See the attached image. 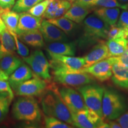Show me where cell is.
Returning <instances> with one entry per match:
<instances>
[{"mask_svg": "<svg viewBox=\"0 0 128 128\" xmlns=\"http://www.w3.org/2000/svg\"><path fill=\"white\" fill-rule=\"evenodd\" d=\"M42 108L46 116H52L73 126L72 114L58 90L45 91L41 100Z\"/></svg>", "mask_w": 128, "mask_h": 128, "instance_id": "1", "label": "cell"}, {"mask_svg": "<svg viewBox=\"0 0 128 128\" xmlns=\"http://www.w3.org/2000/svg\"><path fill=\"white\" fill-rule=\"evenodd\" d=\"M20 97L12 106V117L17 120L31 124L40 122L42 113L36 99L31 96Z\"/></svg>", "mask_w": 128, "mask_h": 128, "instance_id": "2", "label": "cell"}, {"mask_svg": "<svg viewBox=\"0 0 128 128\" xmlns=\"http://www.w3.org/2000/svg\"><path fill=\"white\" fill-rule=\"evenodd\" d=\"M110 27L96 14L87 16L83 21L84 33L78 40L80 45L86 46L98 40L107 39Z\"/></svg>", "mask_w": 128, "mask_h": 128, "instance_id": "3", "label": "cell"}, {"mask_svg": "<svg viewBox=\"0 0 128 128\" xmlns=\"http://www.w3.org/2000/svg\"><path fill=\"white\" fill-rule=\"evenodd\" d=\"M126 109L127 104L124 96L114 90L104 89L102 102L103 119L114 120L125 112Z\"/></svg>", "mask_w": 128, "mask_h": 128, "instance_id": "4", "label": "cell"}, {"mask_svg": "<svg viewBox=\"0 0 128 128\" xmlns=\"http://www.w3.org/2000/svg\"><path fill=\"white\" fill-rule=\"evenodd\" d=\"M53 70L54 80L63 86L80 87L95 82L93 76L84 72L72 71L62 68Z\"/></svg>", "mask_w": 128, "mask_h": 128, "instance_id": "5", "label": "cell"}, {"mask_svg": "<svg viewBox=\"0 0 128 128\" xmlns=\"http://www.w3.org/2000/svg\"><path fill=\"white\" fill-rule=\"evenodd\" d=\"M104 89L99 85L94 83L85 85L77 88L87 108L96 112L102 119H103L102 102Z\"/></svg>", "mask_w": 128, "mask_h": 128, "instance_id": "6", "label": "cell"}, {"mask_svg": "<svg viewBox=\"0 0 128 128\" xmlns=\"http://www.w3.org/2000/svg\"><path fill=\"white\" fill-rule=\"evenodd\" d=\"M23 60L37 76L46 81L52 80L50 74V64L42 51L38 49L35 50L28 56L23 58Z\"/></svg>", "mask_w": 128, "mask_h": 128, "instance_id": "7", "label": "cell"}, {"mask_svg": "<svg viewBox=\"0 0 128 128\" xmlns=\"http://www.w3.org/2000/svg\"><path fill=\"white\" fill-rule=\"evenodd\" d=\"M73 126L79 128H108V122H104L93 110L87 108L76 113H71Z\"/></svg>", "mask_w": 128, "mask_h": 128, "instance_id": "8", "label": "cell"}, {"mask_svg": "<svg viewBox=\"0 0 128 128\" xmlns=\"http://www.w3.org/2000/svg\"><path fill=\"white\" fill-rule=\"evenodd\" d=\"M58 92L71 113L88 108L80 92L71 87L64 86Z\"/></svg>", "mask_w": 128, "mask_h": 128, "instance_id": "9", "label": "cell"}, {"mask_svg": "<svg viewBox=\"0 0 128 128\" xmlns=\"http://www.w3.org/2000/svg\"><path fill=\"white\" fill-rule=\"evenodd\" d=\"M50 57L49 62L51 68H62L72 71H81L84 68L85 60L84 57H76L49 54Z\"/></svg>", "mask_w": 128, "mask_h": 128, "instance_id": "10", "label": "cell"}, {"mask_svg": "<svg viewBox=\"0 0 128 128\" xmlns=\"http://www.w3.org/2000/svg\"><path fill=\"white\" fill-rule=\"evenodd\" d=\"M47 88L46 80L38 76L30 78L21 83L13 88L14 92L18 96H38L45 92Z\"/></svg>", "mask_w": 128, "mask_h": 128, "instance_id": "11", "label": "cell"}, {"mask_svg": "<svg viewBox=\"0 0 128 128\" xmlns=\"http://www.w3.org/2000/svg\"><path fill=\"white\" fill-rule=\"evenodd\" d=\"M113 63L114 57L110 56L94 64L92 66L81 69V71L89 74L94 78L103 82L112 77Z\"/></svg>", "mask_w": 128, "mask_h": 128, "instance_id": "12", "label": "cell"}, {"mask_svg": "<svg viewBox=\"0 0 128 128\" xmlns=\"http://www.w3.org/2000/svg\"><path fill=\"white\" fill-rule=\"evenodd\" d=\"M40 31L44 36L46 43L56 42H68L69 39L66 34L48 20H42Z\"/></svg>", "mask_w": 128, "mask_h": 128, "instance_id": "13", "label": "cell"}, {"mask_svg": "<svg viewBox=\"0 0 128 128\" xmlns=\"http://www.w3.org/2000/svg\"><path fill=\"white\" fill-rule=\"evenodd\" d=\"M43 19L41 17H36L28 12L19 13L18 23L17 28V35L34 30L39 29Z\"/></svg>", "mask_w": 128, "mask_h": 128, "instance_id": "14", "label": "cell"}, {"mask_svg": "<svg viewBox=\"0 0 128 128\" xmlns=\"http://www.w3.org/2000/svg\"><path fill=\"white\" fill-rule=\"evenodd\" d=\"M110 57L108 46L103 41H100L92 48L84 59L85 65L84 68H87L97 62Z\"/></svg>", "mask_w": 128, "mask_h": 128, "instance_id": "15", "label": "cell"}, {"mask_svg": "<svg viewBox=\"0 0 128 128\" xmlns=\"http://www.w3.org/2000/svg\"><path fill=\"white\" fill-rule=\"evenodd\" d=\"M71 6V2L66 0H52L43 17L49 20L62 17Z\"/></svg>", "mask_w": 128, "mask_h": 128, "instance_id": "16", "label": "cell"}, {"mask_svg": "<svg viewBox=\"0 0 128 128\" xmlns=\"http://www.w3.org/2000/svg\"><path fill=\"white\" fill-rule=\"evenodd\" d=\"M46 47L48 54L55 55L74 56L76 52V44L74 42H56L46 43Z\"/></svg>", "mask_w": 128, "mask_h": 128, "instance_id": "17", "label": "cell"}, {"mask_svg": "<svg viewBox=\"0 0 128 128\" xmlns=\"http://www.w3.org/2000/svg\"><path fill=\"white\" fill-rule=\"evenodd\" d=\"M113 57L114 63L112 66V81L118 87L128 90V68L117 62L115 57Z\"/></svg>", "mask_w": 128, "mask_h": 128, "instance_id": "18", "label": "cell"}, {"mask_svg": "<svg viewBox=\"0 0 128 128\" xmlns=\"http://www.w3.org/2000/svg\"><path fill=\"white\" fill-rule=\"evenodd\" d=\"M34 76V73L28 65L23 63L13 73L9 76L8 80L12 89L21 83L28 81Z\"/></svg>", "mask_w": 128, "mask_h": 128, "instance_id": "19", "label": "cell"}, {"mask_svg": "<svg viewBox=\"0 0 128 128\" xmlns=\"http://www.w3.org/2000/svg\"><path fill=\"white\" fill-rule=\"evenodd\" d=\"M120 12V8L100 7L94 10V14L110 26H115L118 23Z\"/></svg>", "mask_w": 128, "mask_h": 128, "instance_id": "20", "label": "cell"}, {"mask_svg": "<svg viewBox=\"0 0 128 128\" xmlns=\"http://www.w3.org/2000/svg\"><path fill=\"white\" fill-rule=\"evenodd\" d=\"M22 60L12 54H5L0 60V68L10 76L22 65Z\"/></svg>", "mask_w": 128, "mask_h": 128, "instance_id": "21", "label": "cell"}, {"mask_svg": "<svg viewBox=\"0 0 128 128\" xmlns=\"http://www.w3.org/2000/svg\"><path fill=\"white\" fill-rule=\"evenodd\" d=\"M90 12V8L79 5L72 4L71 7L64 14V17L70 19L74 23L79 24L83 22Z\"/></svg>", "mask_w": 128, "mask_h": 128, "instance_id": "22", "label": "cell"}, {"mask_svg": "<svg viewBox=\"0 0 128 128\" xmlns=\"http://www.w3.org/2000/svg\"><path fill=\"white\" fill-rule=\"evenodd\" d=\"M0 14L7 29L10 32L16 33L18 23L19 13L11 9L0 8Z\"/></svg>", "mask_w": 128, "mask_h": 128, "instance_id": "23", "label": "cell"}, {"mask_svg": "<svg viewBox=\"0 0 128 128\" xmlns=\"http://www.w3.org/2000/svg\"><path fill=\"white\" fill-rule=\"evenodd\" d=\"M106 44L109 51L110 56H119L125 50L128 46L127 39L124 38L108 40Z\"/></svg>", "mask_w": 128, "mask_h": 128, "instance_id": "24", "label": "cell"}, {"mask_svg": "<svg viewBox=\"0 0 128 128\" xmlns=\"http://www.w3.org/2000/svg\"><path fill=\"white\" fill-rule=\"evenodd\" d=\"M0 42L2 50L5 54H14L17 50L14 37L7 28L0 34Z\"/></svg>", "mask_w": 128, "mask_h": 128, "instance_id": "25", "label": "cell"}, {"mask_svg": "<svg viewBox=\"0 0 128 128\" xmlns=\"http://www.w3.org/2000/svg\"><path fill=\"white\" fill-rule=\"evenodd\" d=\"M48 21L61 29L67 36H71L76 28V23L64 16L59 18L49 19Z\"/></svg>", "mask_w": 128, "mask_h": 128, "instance_id": "26", "label": "cell"}, {"mask_svg": "<svg viewBox=\"0 0 128 128\" xmlns=\"http://www.w3.org/2000/svg\"><path fill=\"white\" fill-rule=\"evenodd\" d=\"M42 1L44 0H17L12 10L18 13L28 12L32 7Z\"/></svg>", "mask_w": 128, "mask_h": 128, "instance_id": "27", "label": "cell"}, {"mask_svg": "<svg viewBox=\"0 0 128 128\" xmlns=\"http://www.w3.org/2000/svg\"><path fill=\"white\" fill-rule=\"evenodd\" d=\"M12 100L8 95L0 92V124L7 117Z\"/></svg>", "mask_w": 128, "mask_h": 128, "instance_id": "28", "label": "cell"}, {"mask_svg": "<svg viewBox=\"0 0 128 128\" xmlns=\"http://www.w3.org/2000/svg\"><path fill=\"white\" fill-rule=\"evenodd\" d=\"M44 126L47 128H73L71 124L64 122L59 119L52 116H46L44 119Z\"/></svg>", "mask_w": 128, "mask_h": 128, "instance_id": "29", "label": "cell"}, {"mask_svg": "<svg viewBox=\"0 0 128 128\" xmlns=\"http://www.w3.org/2000/svg\"><path fill=\"white\" fill-rule=\"evenodd\" d=\"M128 36V30L124 28H120L118 26H110L108 32V39L110 40L119 38H124L127 39Z\"/></svg>", "mask_w": 128, "mask_h": 128, "instance_id": "30", "label": "cell"}, {"mask_svg": "<svg viewBox=\"0 0 128 128\" xmlns=\"http://www.w3.org/2000/svg\"><path fill=\"white\" fill-rule=\"evenodd\" d=\"M52 0H44L30 9L28 12L36 17H41L44 16L46 9Z\"/></svg>", "mask_w": 128, "mask_h": 128, "instance_id": "31", "label": "cell"}, {"mask_svg": "<svg viewBox=\"0 0 128 128\" xmlns=\"http://www.w3.org/2000/svg\"><path fill=\"white\" fill-rule=\"evenodd\" d=\"M10 32L13 36L14 40H15L16 49H17L16 51L17 52V54L23 58L28 56L29 55V49H28V48L27 47L26 45H25V44L23 42H22L18 39L17 33L12 32Z\"/></svg>", "mask_w": 128, "mask_h": 128, "instance_id": "32", "label": "cell"}, {"mask_svg": "<svg viewBox=\"0 0 128 128\" xmlns=\"http://www.w3.org/2000/svg\"><path fill=\"white\" fill-rule=\"evenodd\" d=\"M94 7L105 8H120L124 10L128 9V6H123L119 4L116 0H97Z\"/></svg>", "mask_w": 128, "mask_h": 128, "instance_id": "33", "label": "cell"}, {"mask_svg": "<svg viewBox=\"0 0 128 128\" xmlns=\"http://www.w3.org/2000/svg\"><path fill=\"white\" fill-rule=\"evenodd\" d=\"M17 36H18V39L24 44L32 46V47L36 48V44H35L34 38H33V35L32 31L22 33V34L17 35Z\"/></svg>", "mask_w": 128, "mask_h": 128, "instance_id": "34", "label": "cell"}, {"mask_svg": "<svg viewBox=\"0 0 128 128\" xmlns=\"http://www.w3.org/2000/svg\"><path fill=\"white\" fill-rule=\"evenodd\" d=\"M0 92L8 95L12 100L14 98V92L8 80H0Z\"/></svg>", "mask_w": 128, "mask_h": 128, "instance_id": "35", "label": "cell"}, {"mask_svg": "<svg viewBox=\"0 0 128 128\" xmlns=\"http://www.w3.org/2000/svg\"><path fill=\"white\" fill-rule=\"evenodd\" d=\"M32 33H33V38L36 44V48H42L45 45L44 44V40L42 34L41 32L39 29H36L33 30Z\"/></svg>", "mask_w": 128, "mask_h": 128, "instance_id": "36", "label": "cell"}, {"mask_svg": "<svg viewBox=\"0 0 128 128\" xmlns=\"http://www.w3.org/2000/svg\"><path fill=\"white\" fill-rule=\"evenodd\" d=\"M117 26L128 30V12L126 10H123L119 16Z\"/></svg>", "mask_w": 128, "mask_h": 128, "instance_id": "37", "label": "cell"}, {"mask_svg": "<svg viewBox=\"0 0 128 128\" xmlns=\"http://www.w3.org/2000/svg\"><path fill=\"white\" fill-rule=\"evenodd\" d=\"M117 62L128 68V47L127 46L125 50L119 56H114Z\"/></svg>", "mask_w": 128, "mask_h": 128, "instance_id": "38", "label": "cell"}, {"mask_svg": "<svg viewBox=\"0 0 128 128\" xmlns=\"http://www.w3.org/2000/svg\"><path fill=\"white\" fill-rule=\"evenodd\" d=\"M96 1L97 0H73L71 4L79 5L91 9L92 7H94V4Z\"/></svg>", "mask_w": 128, "mask_h": 128, "instance_id": "39", "label": "cell"}, {"mask_svg": "<svg viewBox=\"0 0 128 128\" xmlns=\"http://www.w3.org/2000/svg\"><path fill=\"white\" fill-rule=\"evenodd\" d=\"M116 121L120 124L121 128H128V111L124 112L116 119Z\"/></svg>", "mask_w": 128, "mask_h": 128, "instance_id": "40", "label": "cell"}, {"mask_svg": "<svg viewBox=\"0 0 128 128\" xmlns=\"http://www.w3.org/2000/svg\"><path fill=\"white\" fill-rule=\"evenodd\" d=\"M16 3V0H0V8L12 9Z\"/></svg>", "mask_w": 128, "mask_h": 128, "instance_id": "41", "label": "cell"}, {"mask_svg": "<svg viewBox=\"0 0 128 128\" xmlns=\"http://www.w3.org/2000/svg\"><path fill=\"white\" fill-rule=\"evenodd\" d=\"M108 124L109 128H121V126L120 124L117 121L109 120L108 121Z\"/></svg>", "mask_w": 128, "mask_h": 128, "instance_id": "42", "label": "cell"}, {"mask_svg": "<svg viewBox=\"0 0 128 128\" xmlns=\"http://www.w3.org/2000/svg\"><path fill=\"white\" fill-rule=\"evenodd\" d=\"M9 76L0 68V80H8Z\"/></svg>", "mask_w": 128, "mask_h": 128, "instance_id": "43", "label": "cell"}, {"mask_svg": "<svg viewBox=\"0 0 128 128\" xmlns=\"http://www.w3.org/2000/svg\"><path fill=\"white\" fill-rule=\"evenodd\" d=\"M6 28H6L4 22H3L2 18H1V14H0V34L2 33Z\"/></svg>", "mask_w": 128, "mask_h": 128, "instance_id": "44", "label": "cell"}, {"mask_svg": "<svg viewBox=\"0 0 128 128\" xmlns=\"http://www.w3.org/2000/svg\"><path fill=\"white\" fill-rule=\"evenodd\" d=\"M116 1L123 6H128V0H116Z\"/></svg>", "mask_w": 128, "mask_h": 128, "instance_id": "45", "label": "cell"}, {"mask_svg": "<svg viewBox=\"0 0 128 128\" xmlns=\"http://www.w3.org/2000/svg\"><path fill=\"white\" fill-rule=\"evenodd\" d=\"M4 55H5V54H4V52H3L2 50V48H1V42H0V60H1V58H2Z\"/></svg>", "mask_w": 128, "mask_h": 128, "instance_id": "46", "label": "cell"}, {"mask_svg": "<svg viewBox=\"0 0 128 128\" xmlns=\"http://www.w3.org/2000/svg\"><path fill=\"white\" fill-rule=\"evenodd\" d=\"M66 1H70V2H72L73 1V0H66Z\"/></svg>", "mask_w": 128, "mask_h": 128, "instance_id": "47", "label": "cell"}, {"mask_svg": "<svg viewBox=\"0 0 128 128\" xmlns=\"http://www.w3.org/2000/svg\"><path fill=\"white\" fill-rule=\"evenodd\" d=\"M127 42H128V38H127Z\"/></svg>", "mask_w": 128, "mask_h": 128, "instance_id": "48", "label": "cell"}, {"mask_svg": "<svg viewBox=\"0 0 128 128\" xmlns=\"http://www.w3.org/2000/svg\"></svg>", "mask_w": 128, "mask_h": 128, "instance_id": "49", "label": "cell"}]
</instances>
